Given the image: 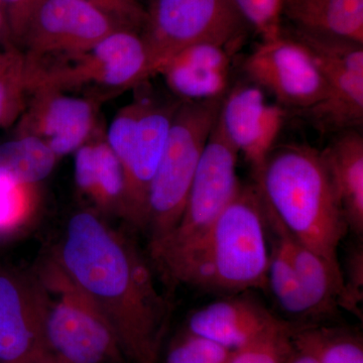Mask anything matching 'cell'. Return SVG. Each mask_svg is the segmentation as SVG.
I'll list each match as a JSON object with an SVG mask.
<instances>
[{"instance_id":"cell-4","label":"cell","mask_w":363,"mask_h":363,"mask_svg":"<svg viewBox=\"0 0 363 363\" xmlns=\"http://www.w3.org/2000/svg\"><path fill=\"white\" fill-rule=\"evenodd\" d=\"M222 100L182 102L177 109L147 192L143 229L149 235L150 247L167 238L180 221Z\"/></svg>"},{"instance_id":"cell-5","label":"cell","mask_w":363,"mask_h":363,"mask_svg":"<svg viewBox=\"0 0 363 363\" xmlns=\"http://www.w3.org/2000/svg\"><path fill=\"white\" fill-rule=\"evenodd\" d=\"M35 274L45 289V340L52 359L123 363L125 355L108 320L58 262L52 257Z\"/></svg>"},{"instance_id":"cell-21","label":"cell","mask_w":363,"mask_h":363,"mask_svg":"<svg viewBox=\"0 0 363 363\" xmlns=\"http://www.w3.org/2000/svg\"><path fill=\"white\" fill-rule=\"evenodd\" d=\"M290 28L363 44V0H284Z\"/></svg>"},{"instance_id":"cell-24","label":"cell","mask_w":363,"mask_h":363,"mask_svg":"<svg viewBox=\"0 0 363 363\" xmlns=\"http://www.w3.org/2000/svg\"><path fill=\"white\" fill-rule=\"evenodd\" d=\"M267 289L289 316L297 320L320 318L296 276L285 250L274 238L269 247Z\"/></svg>"},{"instance_id":"cell-31","label":"cell","mask_w":363,"mask_h":363,"mask_svg":"<svg viewBox=\"0 0 363 363\" xmlns=\"http://www.w3.org/2000/svg\"><path fill=\"white\" fill-rule=\"evenodd\" d=\"M104 9L123 28L142 32L145 21V9L136 0H89Z\"/></svg>"},{"instance_id":"cell-19","label":"cell","mask_w":363,"mask_h":363,"mask_svg":"<svg viewBox=\"0 0 363 363\" xmlns=\"http://www.w3.org/2000/svg\"><path fill=\"white\" fill-rule=\"evenodd\" d=\"M321 152L348 229L362 238L363 136L359 130L342 131Z\"/></svg>"},{"instance_id":"cell-35","label":"cell","mask_w":363,"mask_h":363,"mask_svg":"<svg viewBox=\"0 0 363 363\" xmlns=\"http://www.w3.org/2000/svg\"><path fill=\"white\" fill-rule=\"evenodd\" d=\"M45 363H56V362H55L54 360H52V359H50V360H48V362H45Z\"/></svg>"},{"instance_id":"cell-28","label":"cell","mask_w":363,"mask_h":363,"mask_svg":"<svg viewBox=\"0 0 363 363\" xmlns=\"http://www.w3.org/2000/svg\"><path fill=\"white\" fill-rule=\"evenodd\" d=\"M245 21L259 35L262 42L278 39L283 30L284 0H233Z\"/></svg>"},{"instance_id":"cell-33","label":"cell","mask_w":363,"mask_h":363,"mask_svg":"<svg viewBox=\"0 0 363 363\" xmlns=\"http://www.w3.org/2000/svg\"><path fill=\"white\" fill-rule=\"evenodd\" d=\"M295 352L288 363H318V360L309 351L298 350L295 347Z\"/></svg>"},{"instance_id":"cell-8","label":"cell","mask_w":363,"mask_h":363,"mask_svg":"<svg viewBox=\"0 0 363 363\" xmlns=\"http://www.w3.org/2000/svg\"><path fill=\"white\" fill-rule=\"evenodd\" d=\"M304 45L327 86L323 102L305 116L325 133L360 130L363 124V44L332 35L283 28Z\"/></svg>"},{"instance_id":"cell-9","label":"cell","mask_w":363,"mask_h":363,"mask_svg":"<svg viewBox=\"0 0 363 363\" xmlns=\"http://www.w3.org/2000/svg\"><path fill=\"white\" fill-rule=\"evenodd\" d=\"M238 154L215 124L198 164L178 225L164 240L150 245L156 259L197 240L218 218L240 191Z\"/></svg>"},{"instance_id":"cell-3","label":"cell","mask_w":363,"mask_h":363,"mask_svg":"<svg viewBox=\"0 0 363 363\" xmlns=\"http://www.w3.org/2000/svg\"><path fill=\"white\" fill-rule=\"evenodd\" d=\"M255 184L286 230L343 281L338 248L348 224L321 150L306 145H276L255 174Z\"/></svg>"},{"instance_id":"cell-22","label":"cell","mask_w":363,"mask_h":363,"mask_svg":"<svg viewBox=\"0 0 363 363\" xmlns=\"http://www.w3.org/2000/svg\"><path fill=\"white\" fill-rule=\"evenodd\" d=\"M57 160L49 145L37 136L21 135L0 145V174L25 185L45 180Z\"/></svg>"},{"instance_id":"cell-15","label":"cell","mask_w":363,"mask_h":363,"mask_svg":"<svg viewBox=\"0 0 363 363\" xmlns=\"http://www.w3.org/2000/svg\"><path fill=\"white\" fill-rule=\"evenodd\" d=\"M32 93L21 135L44 140L58 157L82 147L94 125V104L84 98L69 96L64 91L37 89Z\"/></svg>"},{"instance_id":"cell-6","label":"cell","mask_w":363,"mask_h":363,"mask_svg":"<svg viewBox=\"0 0 363 363\" xmlns=\"http://www.w3.org/2000/svg\"><path fill=\"white\" fill-rule=\"evenodd\" d=\"M61 56L52 65L26 60L28 92L84 85L123 89L154 75L145 40L140 32L131 28L114 30L87 51Z\"/></svg>"},{"instance_id":"cell-17","label":"cell","mask_w":363,"mask_h":363,"mask_svg":"<svg viewBox=\"0 0 363 363\" xmlns=\"http://www.w3.org/2000/svg\"><path fill=\"white\" fill-rule=\"evenodd\" d=\"M257 301L230 298L199 308L188 319V330L236 351L290 326Z\"/></svg>"},{"instance_id":"cell-36","label":"cell","mask_w":363,"mask_h":363,"mask_svg":"<svg viewBox=\"0 0 363 363\" xmlns=\"http://www.w3.org/2000/svg\"><path fill=\"white\" fill-rule=\"evenodd\" d=\"M0 6L4 7V2H2V0H0Z\"/></svg>"},{"instance_id":"cell-10","label":"cell","mask_w":363,"mask_h":363,"mask_svg":"<svg viewBox=\"0 0 363 363\" xmlns=\"http://www.w3.org/2000/svg\"><path fill=\"white\" fill-rule=\"evenodd\" d=\"M242 69L252 84L269 92L285 111L305 114L327 96L326 83L314 59L283 30L278 39L260 43Z\"/></svg>"},{"instance_id":"cell-26","label":"cell","mask_w":363,"mask_h":363,"mask_svg":"<svg viewBox=\"0 0 363 363\" xmlns=\"http://www.w3.org/2000/svg\"><path fill=\"white\" fill-rule=\"evenodd\" d=\"M35 186L0 174V238L18 233L35 215Z\"/></svg>"},{"instance_id":"cell-14","label":"cell","mask_w":363,"mask_h":363,"mask_svg":"<svg viewBox=\"0 0 363 363\" xmlns=\"http://www.w3.org/2000/svg\"><path fill=\"white\" fill-rule=\"evenodd\" d=\"M182 101L140 99V111L128 157L123 162L126 194L124 219L143 229L150 182L161 162L174 116Z\"/></svg>"},{"instance_id":"cell-1","label":"cell","mask_w":363,"mask_h":363,"mask_svg":"<svg viewBox=\"0 0 363 363\" xmlns=\"http://www.w3.org/2000/svg\"><path fill=\"white\" fill-rule=\"evenodd\" d=\"M52 259L107 318L133 363H156L169 316L133 241L92 211L77 212Z\"/></svg>"},{"instance_id":"cell-34","label":"cell","mask_w":363,"mask_h":363,"mask_svg":"<svg viewBox=\"0 0 363 363\" xmlns=\"http://www.w3.org/2000/svg\"><path fill=\"white\" fill-rule=\"evenodd\" d=\"M0 40L6 42V44L13 45L11 37H9L6 11H4V7L1 6H0Z\"/></svg>"},{"instance_id":"cell-20","label":"cell","mask_w":363,"mask_h":363,"mask_svg":"<svg viewBox=\"0 0 363 363\" xmlns=\"http://www.w3.org/2000/svg\"><path fill=\"white\" fill-rule=\"evenodd\" d=\"M75 181L98 207L116 212L124 218L125 175L108 143H84L76 150Z\"/></svg>"},{"instance_id":"cell-18","label":"cell","mask_w":363,"mask_h":363,"mask_svg":"<svg viewBox=\"0 0 363 363\" xmlns=\"http://www.w3.org/2000/svg\"><path fill=\"white\" fill-rule=\"evenodd\" d=\"M264 208L269 233L285 250L296 276L319 316L335 314L342 294V279L317 253L296 240L264 203Z\"/></svg>"},{"instance_id":"cell-2","label":"cell","mask_w":363,"mask_h":363,"mask_svg":"<svg viewBox=\"0 0 363 363\" xmlns=\"http://www.w3.org/2000/svg\"><path fill=\"white\" fill-rule=\"evenodd\" d=\"M267 234L257 186L241 185L200 238L154 260L174 283L219 292L267 290L271 247Z\"/></svg>"},{"instance_id":"cell-16","label":"cell","mask_w":363,"mask_h":363,"mask_svg":"<svg viewBox=\"0 0 363 363\" xmlns=\"http://www.w3.org/2000/svg\"><path fill=\"white\" fill-rule=\"evenodd\" d=\"M238 49L200 43L177 52L159 69L164 82L182 102L218 99L228 91L233 55Z\"/></svg>"},{"instance_id":"cell-12","label":"cell","mask_w":363,"mask_h":363,"mask_svg":"<svg viewBox=\"0 0 363 363\" xmlns=\"http://www.w3.org/2000/svg\"><path fill=\"white\" fill-rule=\"evenodd\" d=\"M45 303L37 274L0 267V363L52 359L45 340Z\"/></svg>"},{"instance_id":"cell-27","label":"cell","mask_w":363,"mask_h":363,"mask_svg":"<svg viewBox=\"0 0 363 363\" xmlns=\"http://www.w3.org/2000/svg\"><path fill=\"white\" fill-rule=\"evenodd\" d=\"M295 327L291 324L233 351L228 363H288L296 350L292 337Z\"/></svg>"},{"instance_id":"cell-30","label":"cell","mask_w":363,"mask_h":363,"mask_svg":"<svg viewBox=\"0 0 363 363\" xmlns=\"http://www.w3.org/2000/svg\"><path fill=\"white\" fill-rule=\"evenodd\" d=\"M363 301V252L357 247L350 253L347 271L343 274V289L339 307L362 316Z\"/></svg>"},{"instance_id":"cell-7","label":"cell","mask_w":363,"mask_h":363,"mask_svg":"<svg viewBox=\"0 0 363 363\" xmlns=\"http://www.w3.org/2000/svg\"><path fill=\"white\" fill-rule=\"evenodd\" d=\"M142 35L156 75L190 45L216 43L240 49L245 23L233 0H150Z\"/></svg>"},{"instance_id":"cell-23","label":"cell","mask_w":363,"mask_h":363,"mask_svg":"<svg viewBox=\"0 0 363 363\" xmlns=\"http://www.w3.org/2000/svg\"><path fill=\"white\" fill-rule=\"evenodd\" d=\"M294 346L311 352L318 363H363L362 339L350 331L316 325L295 327Z\"/></svg>"},{"instance_id":"cell-11","label":"cell","mask_w":363,"mask_h":363,"mask_svg":"<svg viewBox=\"0 0 363 363\" xmlns=\"http://www.w3.org/2000/svg\"><path fill=\"white\" fill-rule=\"evenodd\" d=\"M123 28L89 0H42L20 45L26 59L87 51L114 30Z\"/></svg>"},{"instance_id":"cell-13","label":"cell","mask_w":363,"mask_h":363,"mask_svg":"<svg viewBox=\"0 0 363 363\" xmlns=\"http://www.w3.org/2000/svg\"><path fill=\"white\" fill-rule=\"evenodd\" d=\"M286 112L257 85L238 84L223 97L216 128L255 174L276 147Z\"/></svg>"},{"instance_id":"cell-29","label":"cell","mask_w":363,"mask_h":363,"mask_svg":"<svg viewBox=\"0 0 363 363\" xmlns=\"http://www.w3.org/2000/svg\"><path fill=\"white\" fill-rule=\"evenodd\" d=\"M233 353L215 341L187 331L171 346L166 363H228Z\"/></svg>"},{"instance_id":"cell-32","label":"cell","mask_w":363,"mask_h":363,"mask_svg":"<svg viewBox=\"0 0 363 363\" xmlns=\"http://www.w3.org/2000/svg\"><path fill=\"white\" fill-rule=\"evenodd\" d=\"M42 0H2L11 43L20 49L21 40Z\"/></svg>"},{"instance_id":"cell-25","label":"cell","mask_w":363,"mask_h":363,"mask_svg":"<svg viewBox=\"0 0 363 363\" xmlns=\"http://www.w3.org/2000/svg\"><path fill=\"white\" fill-rule=\"evenodd\" d=\"M28 93L25 55L16 45L0 52V126L13 123Z\"/></svg>"}]
</instances>
